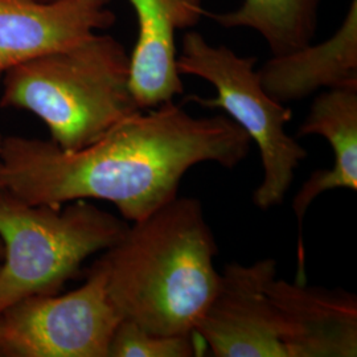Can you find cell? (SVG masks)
<instances>
[{
    "mask_svg": "<svg viewBox=\"0 0 357 357\" xmlns=\"http://www.w3.org/2000/svg\"><path fill=\"white\" fill-rule=\"evenodd\" d=\"M249 135L228 115L193 116L174 101L139 110L77 151L26 137H3L0 190L33 205L103 200L139 221L178 196L187 171L238 166Z\"/></svg>",
    "mask_w": 357,
    "mask_h": 357,
    "instance_id": "1",
    "label": "cell"
},
{
    "mask_svg": "<svg viewBox=\"0 0 357 357\" xmlns=\"http://www.w3.org/2000/svg\"><path fill=\"white\" fill-rule=\"evenodd\" d=\"M217 255L203 204L176 196L128 225L98 261L122 319L156 335H193L218 287Z\"/></svg>",
    "mask_w": 357,
    "mask_h": 357,
    "instance_id": "2",
    "label": "cell"
},
{
    "mask_svg": "<svg viewBox=\"0 0 357 357\" xmlns=\"http://www.w3.org/2000/svg\"><path fill=\"white\" fill-rule=\"evenodd\" d=\"M1 82L0 106L38 116L64 151L101 139L141 110L130 89V54L116 38L97 32L15 66Z\"/></svg>",
    "mask_w": 357,
    "mask_h": 357,
    "instance_id": "3",
    "label": "cell"
},
{
    "mask_svg": "<svg viewBox=\"0 0 357 357\" xmlns=\"http://www.w3.org/2000/svg\"><path fill=\"white\" fill-rule=\"evenodd\" d=\"M128 221L88 200L33 205L0 190V314L35 295L59 294L90 255L105 252Z\"/></svg>",
    "mask_w": 357,
    "mask_h": 357,
    "instance_id": "4",
    "label": "cell"
},
{
    "mask_svg": "<svg viewBox=\"0 0 357 357\" xmlns=\"http://www.w3.org/2000/svg\"><path fill=\"white\" fill-rule=\"evenodd\" d=\"M255 63V57H241L224 45L215 47L195 31L184 35L178 54L180 75L203 78L217 91L212 98L190 96L187 100L206 109H222L257 144L264 178L255 191L253 203L268 211L283 203L295 169L308 153L284 131L293 112L265 91Z\"/></svg>",
    "mask_w": 357,
    "mask_h": 357,
    "instance_id": "5",
    "label": "cell"
},
{
    "mask_svg": "<svg viewBox=\"0 0 357 357\" xmlns=\"http://www.w3.org/2000/svg\"><path fill=\"white\" fill-rule=\"evenodd\" d=\"M122 320L97 261L86 282L65 295H35L0 314V355L10 357H109Z\"/></svg>",
    "mask_w": 357,
    "mask_h": 357,
    "instance_id": "6",
    "label": "cell"
},
{
    "mask_svg": "<svg viewBox=\"0 0 357 357\" xmlns=\"http://www.w3.org/2000/svg\"><path fill=\"white\" fill-rule=\"evenodd\" d=\"M275 277L273 258L224 266L216 293L195 327L213 356L286 357L268 295Z\"/></svg>",
    "mask_w": 357,
    "mask_h": 357,
    "instance_id": "7",
    "label": "cell"
},
{
    "mask_svg": "<svg viewBox=\"0 0 357 357\" xmlns=\"http://www.w3.org/2000/svg\"><path fill=\"white\" fill-rule=\"evenodd\" d=\"M286 357H356L357 298L342 289L268 283Z\"/></svg>",
    "mask_w": 357,
    "mask_h": 357,
    "instance_id": "8",
    "label": "cell"
},
{
    "mask_svg": "<svg viewBox=\"0 0 357 357\" xmlns=\"http://www.w3.org/2000/svg\"><path fill=\"white\" fill-rule=\"evenodd\" d=\"M110 0H0V81L15 66L114 24Z\"/></svg>",
    "mask_w": 357,
    "mask_h": 357,
    "instance_id": "9",
    "label": "cell"
},
{
    "mask_svg": "<svg viewBox=\"0 0 357 357\" xmlns=\"http://www.w3.org/2000/svg\"><path fill=\"white\" fill-rule=\"evenodd\" d=\"M138 19L130 54V89L141 110L171 102L184 91L178 70L176 33L197 26L203 0H128Z\"/></svg>",
    "mask_w": 357,
    "mask_h": 357,
    "instance_id": "10",
    "label": "cell"
},
{
    "mask_svg": "<svg viewBox=\"0 0 357 357\" xmlns=\"http://www.w3.org/2000/svg\"><path fill=\"white\" fill-rule=\"evenodd\" d=\"M320 135L331 144L335 155L330 169H318L307 178L293 200L298 222V282L305 280V250L302 240L307 209L327 191L345 188L357 191V86L327 89L314 100L296 137Z\"/></svg>",
    "mask_w": 357,
    "mask_h": 357,
    "instance_id": "11",
    "label": "cell"
},
{
    "mask_svg": "<svg viewBox=\"0 0 357 357\" xmlns=\"http://www.w3.org/2000/svg\"><path fill=\"white\" fill-rule=\"evenodd\" d=\"M257 72L265 91L281 103L305 100L320 89L357 86V0L331 38L273 56Z\"/></svg>",
    "mask_w": 357,
    "mask_h": 357,
    "instance_id": "12",
    "label": "cell"
},
{
    "mask_svg": "<svg viewBox=\"0 0 357 357\" xmlns=\"http://www.w3.org/2000/svg\"><path fill=\"white\" fill-rule=\"evenodd\" d=\"M319 7L320 0H243L237 10L205 16L225 28L253 29L277 56L312 43Z\"/></svg>",
    "mask_w": 357,
    "mask_h": 357,
    "instance_id": "13",
    "label": "cell"
},
{
    "mask_svg": "<svg viewBox=\"0 0 357 357\" xmlns=\"http://www.w3.org/2000/svg\"><path fill=\"white\" fill-rule=\"evenodd\" d=\"M197 335H156L122 319L112 336L109 357H192L203 349Z\"/></svg>",
    "mask_w": 357,
    "mask_h": 357,
    "instance_id": "14",
    "label": "cell"
},
{
    "mask_svg": "<svg viewBox=\"0 0 357 357\" xmlns=\"http://www.w3.org/2000/svg\"><path fill=\"white\" fill-rule=\"evenodd\" d=\"M3 255H4V248H3V243L0 240V261H3ZM0 265H1V262H0Z\"/></svg>",
    "mask_w": 357,
    "mask_h": 357,
    "instance_id": "15",
    "label": "cell"
},
{
    "mask_svg": "<svg viewBox=\"0 0 357 357\" xmlns=\"http://www.w3.org/2000/svg\"><path fill=\"white\" fill-rule=\"evenodd\" d=\"M1 143H3V135H0V149H1Z\"/></svg>",
    "mask_w": 357,
    "mask_h": 357,
    "instance_id": "16",
    "label": "cell"
},
{
    "mask_svg": "<svg viewBox=\"0 0 357 357\" xmlns=\"http://www.w3.org/2000/svg\"><path fill=\"white\" fill-rule=\"evenodd\" d=\"M44 1H50V0H44Z\"/></svg>",
    "mask_w": 357,
    "mask_h": 357,
    "instance_id": "17",
    "label": "cell"
}]
</instances>
